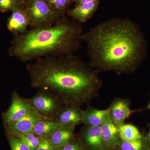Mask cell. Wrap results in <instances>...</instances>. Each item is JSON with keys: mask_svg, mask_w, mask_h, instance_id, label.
<instances>
[{"mask_svg": "<svg viewBox=\"0 0 150 150\" xmlns=\"http://www.w3.org/2000/svg\"><path fill=\"white\" fill-rule=\"evenodd\" d=\"M88 64L98 73L128 74L137 70L146 54V43L137 23L127 18H112L83 33Z\"/></svg>", "mask_w": 150, "mask_h": 150, "instance_id": "1", "label": "cell"}, {"mask_svg": "<svg viewBox=\"0 0 150 150\" xmlns=\"http://www.w3.org/2000/svg\"><path fill=\"white\" fill-rule=\"evenodd\" d=\"M27 64L30 86L56 95L64 106L81 107L99 96L98 73L75 54L49 56Z\"/></svg>", "mask_w": 150, "mask_h": 150, "instance_id": "2", "label": "cell"}, {"mask_svg": "<svg viewBox=\"0 0 150 150\" xmlns=\"http://www.w3.org/2000/svg\"><path fill=\"white\" fill-rule=\"evenodd\" d=\"M83 33L81 24L65 18L51 26L14 35L8 54L23 63L74 54L81 48Z\"/></svg>", "mask_w": 150, "mask_h": 150, "instance_id": "3", "label": "cell"}, {"mask_svg": "<svg viewBox=\"0 0 150 150\" xmlns=\"http://www.w3.org/2000/svg\"><path fill=\"white\" fill-rule=\"evenodd\" d=\"M24 3L30 28L48 27L65 18L54 12L46 0H26Z\"/></svg>", "mask_w": 150, "mask_h": 150, "instance_id": "4", "label": "cell"}, {"mask_svg": "<svg viewBox=\"0 0 150 150\" xmlns=\"http://www.w3.org/2000/svg\"><path fill=\"white\" fill-rule=\"evenodd\" d=\"M28 100L34 110L43 118L48 119H55L64 106L56 95L45 90H39L35 96Z\"/></svg>", "mask_w": 150, "mask_h": 150, "instance_id": "5", "label": "cell"}, {"mask_svg": "<svg viewBox=\"0 0 150 150\" xmlns=\"http://www.w3.org/2000/svg\"><path fill=\"white\" fill-rule=\"evenodd\" d=\"M33 109L28 100L22 98L16 91H14L11 94L10 105L2 114L4 126L18 121Z\"/></svg>", "mask_w": 150, "mask_h": 150, "instance_id": "6", "label": "cell"}, {"mask_svg": "<svg viewBox=\"0 0 150 150\" xmlns=\"http://www.w3.org/2000/svg\"><path fill=\"white\" fill-rule=\"evenodd\" d=\"M43 118L34 109L18 121L4 126L6 134L17 135L33 132L35 124Z\"/></svg>", "mask_w": 150, "mask_h": 150, "instance_id": "7", "label": "cell"}, {"mask_svg": "<svg viewBox=\"0 0 150 150\" xmlns=\"http://www.w3.org/2000/svg\"><path fill=\"white\" fill-rule=\"evenodd\" d=\"M130 100L128 98H116L108 108L110 121L118 129L134 112L130 108Z\"/></svg>", "mask_w": 150, "mask_h": 150, "instance_id": "8", "label": "cell"}, {"mask_svg": "<svg viewBox=\"0 0 150 150\" xmlns=\"http://www.w3.org/2000/svg\"><path fill=\"white\" fill-rule=\"evenodd\" d=\"M77 139L83 150H102L101 126H84Z\"/></svg>", "mask_w": 150, "mask_h": 150, "instance_id": "9", "label": "cell"}, {"mask_svg": "<svg viewBox=\"0 0 150 150\" xmlns=\"http://www.w3.org/2000/svg\"><path fill=\"white\" fill-rule=\"evenodd\" d=\"M29 26V17L24 8L18 7L12 11L7 22V27L13 35L25 33Z\"/></svg>", "mask_w": 150, "mask_h": 150, "instance_id": "10", "label": "cell"}, {"mask_svg": "<svg viewBox=\"0 0 150 150\" xmlns=\"http://www.w3.org/2000/svg\"><path fill=\"white\" fill-rule=\"evenodd\" d=\"M81 107L64 106L56 115L55 120L61 126L75 128L82 123Z\"/></svg>", "mask_w": 150, "mask_h": 150, "instance_id": "11", "label": "cell"}, {"mask_svg": "<svg viewBox=\"0 0 150 150\" xmlns=\"http://www.w3.org/2000/svg\"><path fill=\"white\" fill-rule=\"evenodd\" d=\"M102 150H112L118 146V129L108 117L101 126Z\"/></svg>", "mask_w": 150, "mask_h": 150, "instance_id": "12", "label": "cell"}, {"mask_svg": "<svg viewBox=\"0 0 150 150\" xmlns=\"http://www.w3.org/2000/svg\"><path fill=\"white\" fill-rule=\"evenodd\" d=\"M109 117L107 109L100 110L91 106H88L81 110L82 123L86 126H100Z\"/></svg>", "mask_w": 150, "mask_h": 150, "instance_id": "13", "label": "cell"}, {"mask_svg": "<svg viewBox=\"0 0 150 150\" xmlns=\"http://www.w3.org/2000/svg\"><path fill=\"white\" fill-rule=\"evenodd\" d=\"M100 1L86 3L75 6L74 8L69 10L67 14L72 20L79 23H85L87 21L97 9Z\"/></svg>", "mask_w": 150, "mask_h": 150, "instance_id": "14", "label": "cell"}, {"mask_svg": "<svg viewBox=\"0 0 150 150\" xmlns=\"http://www.w3.org/2000/svg\"><path fill=\"white\" fill-rule=\"evenodd\" d=\"M75 128L61 126L47 137L55 149L59 150L75 138Z\"/></svg>", "mask_w": 150, "mask_h": 150, "instance_id": "15", "label": "cell"}, {"mask_svg": "<svg viewBox=\"0 0 150 150\" xmlns=\"http://www.w3.org/2000/svg\"><path fill=\"white\" fill-rule=\"evenodd\" d=\"M61 126L55 119L43 118L35 124L33 132L39 137H48Z\"/></svg>", "mask_w": 150, "mask_h": 150, "instance_id": "16", "label": "cell"}, {"mask_svg": "<svg viewBox=\"0 0 150 150\" xmlns=\"http://www.w3.org/2000/svg\"><path fill=\"white\" fill-rule=\"evenodd\" d=\"M119 140L129 142L141 139L143 137L139 129L131 124H123L118 128Z\"/></svg>", "mask_w": 150, "mask_h": 150, "instance_id": "17", "label": "cell"}, {"mask_svg": "<svg viewBox=\"0 0 150 150\" xmlns=\"http://www.w3.org/2000/svg\"><path fill=\"white\" fill-rule=\"evenodd\" d=\"M117 148L120 150H150L146 137L126 142L119 139Z\"/></svg>", "mask_w": 150, "mask_h": 150, "instance_id": "18", "label": "cell"}, {"mask_svg": "<svg viewBox=\"0 0 150 150\" xmlns=\"http://www.w3.org/2000/svg\"><path fill=\"white\" fill-rule=\"evenodd\" d=\"M48 5L54 12L62 18H65L66 13H68V9L74 0H46Z\"/></svg>", "mask_w": 150, "mask_h": 150, "instance_id": "19", "label": "cell"}, {"mask_svg": "<svg viewBox=\"0 0 150 150\" xmlns=\"http://www.w3.org/2000/svg\"><path fill=\"white\" fill-rule=\"evenodd\" d=\"M16 136L24 142L30 150H36L42 138V137H39L34 134L33 132Z\"/></svg>", "mask_w": 150, "mask_h": 150, "instance_id": "20", "label": "cell"}, {"mask_svg": "<svg viewBox=\"0 0 150 150\" xmlns=\"http://www.w3.org/2000/svg\"><path fill=\"white\" fill-rule=\"evenodd\" d=\"M11 150H30L29 147L17 136L6 134Z\"/></svg>", "mask_w": 150, "mask_h": 150, "instance_id": "21", "label": "cell"}, {"mask_svg": "<svg viewBox=\"0 0 150 150\" xmlns=\"http://www.w3.org/2000/svg\"><path fill=\"white\" fill-rule=\"evenodd\" d=\"M23 0H0V11L2 12L13 11L18 7L21 6Z\"/></svg>", "mask_w": 150, "mask_h": 150, "instance_id": "22", "label": "cell"}, {"mask_svg": "<svg viewBox=\"0 0 150 150\" xmlns=\"http://www.w3.org/2000/svg\"><path fill=\"white\" fill-rule=\"evenodd\" d=\"M59 150H83L77 139H73Z\"/></svg>", "mask_w": 150, "mask_h": 150, "instance_id": "23", "label": "cell"}, {"mask_svg": "<svg viewBox=\"0 0 150 150\" xmlns=\"http://www.w3.org/2000/svg\"><path fill=\"white\" fill-rule=\"evenodd\" d=\"M36 150H57L51 144L47 137H42Z\"/></svg>", "mask_w": 150, "mask_h": 150, "instance_id": "24", "label": "cell"}, {"mask_svg": "<svg viewBox=\"0 0 150 150\" xmlns=\"http://www.w3.org/2000/svg\"><path fill=\"white\" fill-rule=\"evenodd\" d=\"M100 0H74V1L76 3V6L82 4L86 3L94 2L98 1Z\"/></svg>", "mask_w": 150, "mask_h": 150, "instance_id": "25", "label": "cell"}, {"mask_svg": "<svg viewBox=\"0 0 150 150\" xmlns=\"http://www.w3.org/2000/svg\"><path fill=\"white\" fill-rule=\"evenodd\" d=\"M146 139L147 141L148 144H149L150 148V128L147 136L146 137Z\"/></svg>", "mask_w": 150, "mask_h": 150, "instance_id": "26", "label": "cell"}, {"mask_svg": "<svg viewBox=\"0 0 150 150\" xmlns=\"http://www.w3.org/2000/svg\"><path fill=\"white\" fill-rule=\"evenodd\" d=\"M112 150H119V149H118V148L116 147V148H115V149H112Z\"/></svg>", "mask_w": 150, "mask_h": 150, "instance_id": "27", "label": "cell"}, {"mask_svg": "<svg viewBox=\"0 0 150 150\" xmlns=\"http://www.w3.org/2000/svg\"><path fill=\"white\" fill-rule=\"evenodd\" d=\"M148 109H150V102L149 104V105H148Z\"/></svg>", "mask_w": 150, "mask_h": 150, "instance_id": "28", "label": "cell"}]
</instances>
